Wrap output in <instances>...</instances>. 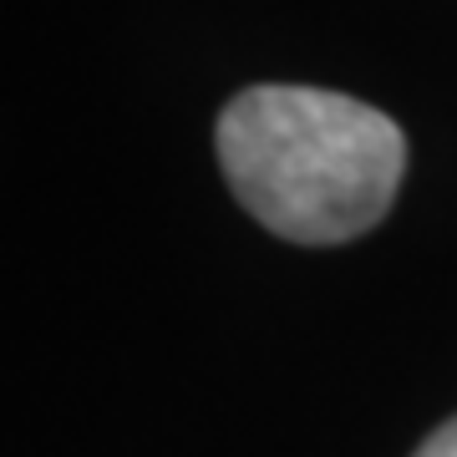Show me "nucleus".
I'll use <instances>...</instances> for the list:
<instances>
[{
  "label": "nucleus",
  "instance_id": "f03ea898",
  "mask_svg": "<svg viewBox=\"0 0 457 457\" xmlns=\"http://www.w3.org/2000/svg\"><path fill=\"white\" fill-rule=\"evenodd\" d=\"M417 457H457V417L453 422H442L437 432L417 447Z\"/></svg>",
  "mask_w": 457,
  "mask_h": 457
},
{
  "label": "nucleus",
  "instance_id": "f257e3e1",
  "mask_svg": "<svg viewBox=\"0 0 457 457\" xmlns=\"http://www.w3.org/2000/svg\"><path fill=\"white\" fill-rule=\"evenodd\" d=\"M219 163L239 204L279 239L341 245L392 209L407 137L341 92L249 87L219 117Z\"/></svg>",
  "mask_w": 457,
  "mask_h": 457
}]
</instances>
